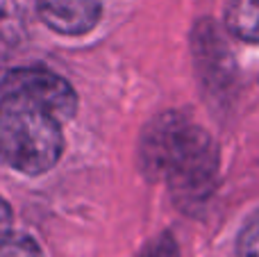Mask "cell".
Wrapping results in <instances>:
<instances>
[{"label": "cell", "mask_w": 259, "mask_h": 257, "mask_svg": "<svg viewBox=\"0 0 259 257\" xmlns=\"http://www.w3.org/2000/svg\"><path fill=\"white\" fill-rule=\"evenodd\" d=\"M237 250L239 257H259V212L252 214V219L243 226Z\"/></svg>", "instance_id": "cell-7"}, {"label": "cell", "mask_w": 259, "mask_h": 257, "mask_svg": "<svg viewBox=\"0 0 259 257\" xmlns=\"http://www.w3.org/2000/svg\"><path fill=\"white\" fill-rule=\"evenodd\" d=\"M59 123V118L34 100L16 94H3L0 157L25 176L50 171L64 150Z\"/></svg>", "instance_id": "cell-2"}, {"label": "cell", "mask_w": 259, "mask_h": 257, "mask_svg": "<svg viewBox=\"0 0 259 257\" xmlns=\"http://www.w3.org/2000/svg\"><path fill=\"white\" fill-rule=\"evenodd\" d=\"M39 14L59 34H87L103 16V0H36Z\"/></svg>", "instance_id": "cell-4"}, {"label": "cell", "mask_w": 259, "mask_h": 257, "mask_svg": "<svg viewBox=\"0 0 259 257\" xmlns=\"http://www.w3.org/2000/svg\"><path fill=\"white\" fill-rule=\"evenodd\" d=\"M3 94H16L34 100L55 118L66 121L77 109V96L62 75L46 68H16L3 82Z\"/></svg>", "instance_id": "cell-3"}, {"label": "cell", "mask_w": 259, "mask_h": 257, "mask_svg": "<svg viewBox=\"0 0 259 257\" xmlns=\"http://www.w3.org/2000/svg\"><path fill=\"white\" fill-rule=\"evenodd\" d=\"M139 155L143 171L168 182L182 203H202L214 189L219 168L214 141L182 114L157 116L143 132Z\"/></svg>", "instance_id": "cell-1"}, {"label": "cell", "mask_w": 259, "mask_h": 257, "mask_svg": "<svg viewBox=\"0 0 259 257\" xmlns=\"http://www.w3.org/2000/svg\"><path fill=\"white\" fill-rule=\"evenodd\" d=\"M9 230H12V209L0 198V244L9 237Z\"/></svg>", "instance_id": "cell-9"}, {"label": "cell", "mask_w": 259, "mask_h": 257, "mask_svg": "<svg viewBox=\"0 0 259 257\" xmlns=\"http://www.w3.org/2000/svg\"><path fill=\"white\" fill-rule=\"evenodd\" d=\"M0 257H44L34 239L25 235H9L0 244Z\"/></svg>", "instance_id": "cell-6"}, {"label": "cell", "mask_w": 259, "mask_h": 257, "mask_svg": "<svg viewBox=\"0 0 259 257\" xmlns=\"http://www.w3.org/2000/svg\"><path fill=\"white\" fill-rule=\"evenodd\" d=\"M141 257H180V250L170 237H161L152 246H148Z\"/></svg>", "instance_id": "cell-8"}, {"label": "cell", "mask_w": 259, "mask_h": 257, "mask_svg": "<svg viewBox=\"0 0 259 257\" xmlns=\"http://www.w3.org/2000/svg\"><path fill=\"white\" fill-rule=\"evenodd\" d=\"M225 25L237 39L259 44V0H230Z\"/></svg>", "instance_id": "cell-5"}]
</instances>
